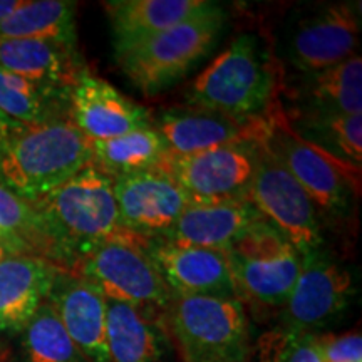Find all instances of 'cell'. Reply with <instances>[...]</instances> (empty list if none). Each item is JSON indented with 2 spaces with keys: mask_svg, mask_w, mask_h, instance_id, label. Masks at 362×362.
Listing matches in <instances>:
<instances>
[{
  "mask_svg": "<svg viewBox=\"0 0 362 362\" xmlns=\"http://www.w3.org/2000/svg\"><path fill=\"white\" fill-rule=\"evenodd\" d=\"M69 119L88 141L117 138L153 126L146 107L126 98L88 67L79 72L69 89Z\"/></svg>",
  "mask_w": 362,
  "mask_h": 362,
  "instance_id": "obj_14",
  "label": "cell"
},
{
  "mask_svg": "<svg viewBox=\"0 0 362 362\" xmlns=\"http://www.w3.org/2000/svg\"><path fill=\"white\" fill-rule=\"evenodd\" d=\"M0 112L24 126L69 119V90L0 69Z\"/></svg>",
  "mask_w": 362,
  "mask_h": 362,
  "instance_id": "obj_24",
  "label": "cell"
},
{
  "mask_svg": "<svg viewBox=\"0 0 362 362\" xmlns=\"http://www.w3.org/2000/svg\"><path fill=\"white\" fill-rule=\"evenodd\" d=\"M288 111L361 115L362 112V59L359 54L327 69L296 74L282 81Z\"/></svg>",
  "mask_w": 362,
  "mask_h": 362,
  "instance_id": "obj_18",
  "label": "cell"
},
{
  "mask_svg": "<svg viewBox=\"0 0 362 362\" xmlns=\"http://www.w3.org/2000/svg\"><path fill=\"white\" fill-rule=\"evenodd\" d=\"M111 24L115 54L202 16L218 6L210 0H111L104 2Z\"/></svg>",
  "mask_w": 362,
  "mask_h": 362,
  "instance_id": "obj_20",
  "label": "cell"
},
{
  "mask_svg": "<svg viewBox=\"0 0 362 362\" xmlns=\"http://www.w3.org/2000/svg\"><path fill=\"white\" fill-rule=\"evenodd\" d=\"M33 205L51 247L52 264L66 267L64 272L101 243L139 237L121 225L115 180L93 163Z\"/></svg>",
  "mask_w": 362,
  "mask_h": 362,
  "instance_id": "obj_1",
  "label": "cell"
},
{
  "mask_svg": "<svg viewBox=\"0 0 362 362\" xmlns=\"http://www.w3.org/2000/svg\"><path fill=\"white\" fill-rule=\"evenodd\" d=\"M24 0H0V24L22 6Z\"/></svg>",
  "mask_w": 362,
  "mask_h": 362,
  "instance_id": "obj_33",
  "label": "cell"
},
{
  "mask_svg": "<svg viewBox=\"0 0 362 362\" xmlns=\"http://www.w3.org/2000/svg\"><path fill=\"white\" fill-rule=\"evenodd\" d=\"M49 302L88 362H110L106 346L107 300L93 285L59 272Z\"/></svg>",
  "mask_w": 362,
  "mask_h": 362,
  "instance_id": "obj_17",
  "label": "cell"
},
{
  "mask_svg": "<svg viewBox=\"0 0 362 362\" xmlns=\"http://www.w3.org/2000/svg\"><path fill=\"white\" fill-rule=\"evenodd\" d=\"M262 141L310 197L320 218H344L361 193V166L341 161L293 133L280 99L265 115Z\"/></svg>",
  "mask_w": 362,
  "mask_h": 362,
  "instance_id": "obj_5",
  "label": "cell"
},
{
  "mask_svg": "<svg viewBox=\"0 0 362 362\" xmlns=\"http://www.w3.org/2000/svg\"><path fill=\"white\" fill-rule=\"evenodd\" d=\"M248 202L265 220L277 226L300 255L322 248L324 221L319 211L305 189L272 155L262 138L255 141V171Z\"/></svg>",
  "mask_w": 362,
  "mask_h": 362,
  "instance_id": "obj_10",
  "label": "cell"
},
{
  "mask_svg": "<svg viewBox=\"0 0 362 362\" xmlns=\"http://www.w3.org/2000/svg\"><path fill=\"white\" fill-rule=\"evenodd\" d=\"M282 106V104H280ZM284 110V107H282ZM293 133L337 160L361 166L362 116L284 110Z\"/></svg>",
  "mask_w": 362,
  "mask_h": 362,
  "instance_id": "obj_25",
  "label": "cell"
},
{
  "mask_svg": "<svg viewBox=\"0 0 362 362\" xmlns=\"http://www.w3.org/2000/svg\"><path fill=\"white\" fill-rule=\"evenodd\" d=\"M151 238L112 240L90 248L67 274L93 285L110 302H121L151 315L171 304L170 288L146 253Z\"/></svg>",
  "mask_w": 362,
  "mask_h": 362,
  "instance_id": "obj_9",
  "label": "cell"
},
{
  "mask_svg": "<svg viewBox=\"0 0 362 362\" xmlns=\"http://www.w3.org/2000/svg\"><path fill=\"white\" fill-rule=\"evenodd\" d=\"M166 312L185 362H248V315L237 297H173Z\"/></svg>",
  "mask_w": 362,
  "mask_h": 362,
  "instance_id": "obj_8",
  "label": "cell"
},
{
  "mask_svg": "<svg viewBox=\"0 0 362 362\" xmlns=\"http://www.w3.org/2000/svg\"><path fill=\"white\" fill-rule=\"evenodd\" d=\"M317 337L324 362H362L361 332H347L341 336L324 334Z\"/></svg>",
  "mask_w": 362,
  "mask_h": 362,
  "instance_id": "obj_31",
  "label": "cell"
},
{
  "mask_svg": "<svg viewBox=\"0 0 362 362\" xmlns=\"http://www.w3.org/2000/svg\"><path fill=\"white\" fill-rule=\"evenodd\" d=\"M22 332L27 362H88L72 342L49 300L30 317Z\"/></svg>",
  "mask_w": 362,
  "mask_h": 362,
  "instance_id": "obj_29",
  "label": "cell"
},
{
  "mask_svg": "<svg viewBox=\"0 0 362 362\" xmlns=\"http://www.w3.org/2000/svg\"><path fill=\"white\" fill-rule=\"evenodd\" d=\"M158 170L176 181L189 203L245 202L255 171V141L188 156L168 153Z\"/></svg>",
  "mask_w": 362,
  "mask_h": 362,
  "instance_id": "obj_11",
  "label": "cell"
},
{
  "mask_svg": "<svg viewBox=\"0 0 362 362\" xmlns=\"http://www.w3.org/2000/svg\"><path fill=\"white\" fill-rule=\"evenodd\" d=\"M90 163L88 138L71 119L24 126L0 148V185L35 203Z\"/></svg>",
  "mask_w": 362,
  "mask_h": 362,
  "instance_id": "obj_3",
  "label": "cell"
},
{
  "mask_svg": "<svg viewBox=\"0 0 362 362\" xmlns=\"http://www.w3.org/2000/svg\"><path fill=\"white\" fill-rule=\"evenodd\" d=\"M59 269L33 255L0 260V332L22 330L49 298Z\"/></svg>",
  "mask_w": 362,
  "mask_h": 362,
  "instance_id": "obj_19",
  "label": "cell"
},
{
  "mask_svg": "<svg viewBox=\"0 0 362 362\" xmlns=\"http://www.w3.org/2000/svg\"><path fill=\"white\" fill-rule=\"evenodd\" d=\"M155 129L171 155L188 156L228 144L257 141L265 133V116L240 119L203 107H173L161 112Z\"/></svg>",
  "mask_w": 362,
  "mask_h": 362,
  "instance_id": "obj_15",
  "label": "cell"
},
{
  "mask_svg": "<svg viewBox=\"0 0 362 362\" xmlns=\"http://www.w3.org/2000/svg\"><path fill=\"white\" fill-rule=\"evenodd\" d=\"M106 346L110 362H163L166 336L153 315L107 300Z\"/></svg>",
  "mask_w": 362,
  "mask_h": 362,
  "instance_id": "obj_23",
  "label": "cell"
},
{
  "mask_svg": "<svg viewBox=\"0 0 362 362\" xmlns=\"http://www.w3.org/2000/svg\"><path fill=\"white\" fill-rule=\"evenodd\" d=\"M22 128H24V124H21L19 121L12 119V117L0 112V148H2L13 134L19 133Z\"/></svg>",
  "mask_w": 362,
  "mask_h": 362,
  "instance_id": "obj_32",
  "label": "cell"
},
{
  "mask_svg": "<svg viewBox=\"0 0 362 362\" xmlns=\"http://www.w3.org/2000/svg\"><path fill=\"white\" fill-rule=\"evenodd\" d=\"M84 67L78 47L45 39H0V69L35 83L69 90Z\"/></svg>",
  "mask_w": 362,
  "mask_h": 362,
  "instance_id": "obj_22",
  "label": "cell"
},
{
  "mask_svg": "<svg viewBox=\"0 0 362 362\" xmlns=\"http://www.w3.org/2000/svg\"><path fill=\"white\" fill-rule=\"evenodd\" d=\"M240 302L279 309L287 302L302 267V255L275 225L260 218L225 250Z\"/></svg>",
  "mask_w": 362,
  "mask_h": 362,
  "instance_id": "obj_7",
  "label": "cell"
},
{
  "mask_svg": "<svg viewBox=\"0 0 362 362\" xmlns=\"http://www.w3.org/2000/svg\"><path fill=\"white\" fill-rule=\"evenodd\" d=\"M257 351L259 362H324L317 334L285 327L264 334Z\"/></svg>",
  "mask_w": 362,
  "mask_h": 362,
  "instance_id": "obj_30",
  "label": "cell"
},
{
  "mask_svg": "<svg viewBox=\"0 0 362 362\" xmlns=\"http://www.w3.org/2000/svg\"><path fill=\"white\" fill-rule=\"evenodd\" d=\"M89 146L93 153V165L112 180L155 170L170 153L155 126L131 131L117 138L89 141Z\"/></svg>",
  "mask_w": 362,
  "mask_h": 362,
  "instance_id": "obj_26",
  "label": "cell"
},
{
  "mask_svg": "<svg viewBox=\"0 0 362 362\" xmlns=\"http://www.w3.org/2000/svg\"><path fill=\"white\" fill-rule=\"evenodd\" d=\"M0 242H2L4 245H6V235H4L2 230H0ZM6 247H7V245H6ZM11 255H12V253H11Z\"/></svg>",
  "mask_w": 362,
  "mask_h": 362,
  "instance_id": "obj_35",
  "label": "cell"
},
{
  "mask_svg": "<svg viewBox=\"0 0 362 362\" xmlns=\"http://www.w3.org/2000/svg\"><path fill=\"white\" fill-rule=\"evenodd\" d=\"M121 225L144 238H165L189 205L176 181L161 170H146L115 180Z\"/></svg>",
  "mask_w": 362,
  "mask_h": 362,
  "instance_id": "obj_13",
  "label": "cell"
},
{
  "mask_svg": "<svg viewBox=\"0 0 362 362\" xmlns=\"http://www.w3.org/2000/svg\"><path fill=\"white\" fill-rule=\"evenodd\" d=\"M282 81V66L269 42L243 33L188 84L185 96L188 106L257 119L280 99Z\"/></svg>",
  "mask_w": 362,
  "mask_h": 362,
  "instance_id": "obj_2",
  "label": "cell"
},
{
  "mask_svg": "<svg viewBox=\"0 0 362 362\" xmlns=\"http://www.w3.org/2000/svg\"><path fill=\"white\" fill-rule=\"evenodd\" d=\"M0 230L12 255H33L52 262L51 247L33 203L0 185Z\"/></svg>",
  "mask_w": 362,
  "mask_h": 362,
  "instance_id": "obj_28",
  "label": "cell"
},
{
  "mask_svg": "<svg viewBox=\"0 0 362 362\" xmlns=\"http://www.w3.org/2000/svg\"><path fill=\"white\" fill-rule=\"evenodd\" d=\"M7 257H11V252H8V248L4 245L2 242H0V260L7 259Z\"/></svg>",
  "mask_w": 362,
  "mask_h": 362,
  "instance_id": "obj_34",
  "label": "cell"
},
{
  "mask_svg": "<svg viewBox=\"0 0 362 362\" xmlns=\"http://www.w3.org/2000/svg\"><path fill=\"white\" fill-rule=\"evenodd\" d=\"M228 16L218 4L202 16L116 52V62L134 88L155 96L183 79L214 51Z\"/></svg>",
  "mask_w": 362,
  "mask_h": 362,
  "instance_id": "obj_4",
  "label": "cell"
},
{
  "mask_svg": "<svg viewBox=\"0 0 362 362\" xmlns=\"http://www.w3.org/2000/svg\"><path fill=\"white\" fill-rule=\"evenodd\" d=\"M264 218L250 202L189 203L166 233V242L225 252L247 226Z\"/></svg>",
  "mask_w": 362,
  "mask_h": 362,
  "instance_id": "obj_21",
  "label": "cell"
},
{
  "mask_svg": "<svg viewBox=\"0 0 362 362\" xmlns=\"http://www.w3.org/2000/svg\"><path fill=\"white\" fill-rule=\"evenodd\" d=\"M146 253L173 297H237L225 252L151 238Z\"/></svg>",
  "mask_w": 362,
  "mask_h": 362,
  "instance_id": "obj_16",
  "label": "cell"
},
{
  "mask_svg": "<svg viewBox=\"0 0 362 362\" xmlns=\"http://www.w3.org/2000/svg\"><path fill=\"white\" fill-rule=\"evenodd\" d=\"M361 4L324 2L293 8L274 54L296 74L327 69L359 54Z\"/></svg>",
  "mask_w": 362,
  "mask_h": 362,
  "instance_id": "obj_6",
  "label": "cell"
},
{
  "mask_svg": "<svg viewBox=\"0 0 362 362\" xmlns=\"http://www.w3.org/2000/svg\"><path fill=\"white\" fill-rule=\"evenodd\" d=\"M354 296L349 270L324 248L302 255L291 296L280 310V327L312 332L342 314Z\"/></svg>",
  "mask_w": 362,
  "mask_h": 362,
  "instance_id": "obj_12",
  "label": "cell"
},
{
  "mask_svg": "<svg viewBox=\"0 0 362 362\" xmlns=\"http://www.w3.org/2000/svg\"><path fill=\"white\" fill-rule=\"evenodd\" d=\"M0 39H45L78 47L76 4L69 0L22 2L0 24Z\"/></svg>",
  "mask_w": 362,
  "mask_h": 362,
  "instance_id": "obj_27",
  "label": "cell"
}]
</instances>
